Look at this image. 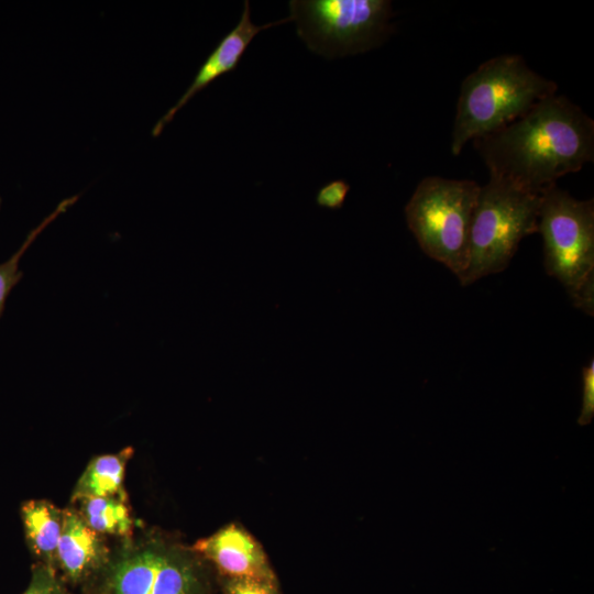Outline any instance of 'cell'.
Wrapping results in <instances>:
<instances>
[{
    "label": "cell",
    "instance_id": "1",
    "mask_svg": "<svg viewBox=\"0 0 594 594\" xmlns=\"http://www.w3.org/2000/svg\"><path fill=\"white\" fill-rule=\"evenodd\" d=\"M472 142L490 178L542 195L560 177L594 161V121L565 96L554 94Z\"/></svg>",
    "mask_w": 594,
    "mask_h": 594
},
{
    "label": "cell",
    "instance_id": "2",
    "mask_svg": "<svg viewBox=\"0 0 594 594\" xmlns=\"http://www.w3.org/2000/svg\"><path fill=\"white\" fill-rule=\"evenodd\" d=\"M557 89L520 55L504 54L482 63L462 81L451 153L459 155L468 142L509 124Z\"/></svg>",
    "mask_w": 594,
    "mask_h": 594
},
{
    "label": "cell",
    "instance_id": "3",
    "mask_svg": "<svg viewBox=\"0 0 594 594\" xmlns=\"http://www.w3.org/2000/svg\"><path fill=\"white\" fill-rule=\"evenodd\" d=\"M538 233L543 265L573 305L594 314V200H579L557 185L541 195Z\"/></svg>",
    "mask_w": 594,
    "mask_h": 594
},
{
    "label": "cell",
    "instance_id": "4",
    "mask_svg": "<svg viewBox=\"0 0 594 594\" xmlns=\"http://www.w3.org/2000/svg\"><path fill=\"white\" fill-rule=\"evenodd\" d=\"M480 190L471 179L428 176L419 182L404 209L407 227L422 252L459 279L469 264Z\"/></svg>",
    "mask_w": 594,
    "mask_h": 594
},
{
    "label": "cell",
    "instance_id": "5",
    "mask_svg": "<svg viewBox=\"0 0 594 594\" xmlns=\"http://www.w3.org/2000/svg\"><path fill=\"white\" fill-rule=\"evenodd\" d=\"M541 195L490 178L481 187L473 215L470 256L459 279L469 286L482 277L503 272L521 240L538 231Z\"/></svg>",
    "mask_w": 594,
    "mask_h": 594
},
{
    "label": "cell",
    "instance_id": "6",
    "mask_svg": "<svg viewBox=\"0 0 594 594\" xmlns=\"http://www.w3.org/2000/svg\"><path fill=\"white\" fill-rule=\"evenodd\" d=\"M289 10L298 36L326 58L367 52L394 32L388 0H290Z\"/></svg>",
    "mask_w": 594,
    "mask_h": 594
},
{
    "label": "cell",
    "instance_id": "7",
    "mask_svg": "<svg viewBox=\"0 0 594 594\" xmlns=\"http://www.w3.org/2000/svg\"><path fill=\"white\" fill-rule=\"evenodd\" d=\"M111 594H206L207 579L186 549L150 542L120 557L110 568Z\"/></svg>",
    "mask_w": 594,
    "mask_h": 594
},
{
    "label": "cell",
    "instance_id": "8",
    "mask_svg": "<svg viewBox=\"0 0 594 594\" xmlns=\"http://www.w3.org/2000/svg\"><path fill=\"white\" fill-rule=\"evenodd\" d=\"M193 550L211 562L226 579L275 580L261 543L237 522L198 540Z\"/></svg>",
    "mask_w": 594,
    "mask_h": 594
},
{
    "label": "cell",
    "instance_id": "9",
    "mask_svg": "<svg viewBox=\"0 0 594 594\" xmlns=\"http://www.w3.org/2000/svg\"><path fill=\"white\" fill-rule=\"evenodd\" d=\"M289 21L290 18L287 16L279 21L256 25L251 20L250 2L245 0L241 18L237 25L220 40L199 67L193 82L186 91L155 123L152 135L158 136L165 125L174 119L177 111L180 110L196 94L208 87L222 75L237 69L248 46L261 31Z\"/></svg>",
    "mask_w": 594,
    "mask_h": 594
},
{
    "label": "cell",
    "instance_id": "10",
    "mask_svg": "<svg viewBox=\"0 0 594 594\" xmlns=\"http://www.w3.org/2000/svg\"><path fill=\"white\" fill-rule=\"evenodd\" d=\"M105 554L98 534L82 516L65 510L56 560L66 576L74 582L79 581L98 566Z\"/></svg>",
    "mask_w": 594,
    "mask_h": 594
},
{
    "label": "cell",
    "instance_id": "11",
    "mask_svg": "<svg viewBox=\"0 0 594 594\" xmlns=\"http://www.w3.org/2000/svg\"><path fill=\"white\" fill-rule=\"evenodd\" d=\"M21 517L30 549L51 566L56 559L64 512L47 501L31 499L22 504Z\"/></svg>",
    "mask_w": 594,
    "mask_h": 594
},
{
    "label": "cell",
    "instance_id": "12",
    "mask_svg": "<svg viewBox=\"0 0 594 594\" xmlns=\"http://www.w3.org/2000/svg\"><path fill=\"white\" fill-rule=\"evenodd\" d=\"M131 454L132 449L125 448L118 453L92 459L75 486L73 499L121 496L125 465Z\"/></svg>",
    "mask_w": 594,
    "mask_h": 594
},
{
    "label": "cell",
    "instance_id": "13",
    "mask_svg": "<svg viewBox=\"0 0 594 594\" xmlns=\"http://www.w3.org/2000/svg\"><path fill=\"white\" fill-rule=\"evenodd\" d=\"M82 518L97 534L127 536L132 530L130 512L120 496L91 497L79 501Z\"/></svg>",
    "mask_w": 594,
    "mask_h": 594
},
{
    "label": "cell",
    "instance_id": "14",
    "mask_svg": "<svg viewBox=\"0 0 594 594\" xmlns=\"http://www.w3.org/2000/svg\"><path fill=\"white\" fill-rule=\"evenodd\" d=\"M78 197L79 195H76L61 201L55 210L28 234L20 249L9 260L0 263V316L3 312L6 300L10 292L23 276V273L19 268L21 257L40 233L61 213L65 212L73 204H75Z\"/></svg>",
    "mask_w": 594,
    "mask_h": 594
},
{
    "label": "cell",
    "instance_id": "15",
    "mask_svg": "<svg viewBox=\"0 0 594 594\" xmlns=\"http://www.w3.org/2000/svg\"><path fill=\"white\" fill-rule=\"evenodd\" d=\"M22 594H64L55 572L46 564L33 568L31 581Z\"/></svg>",
    "mask_w": 594,
    "mask_h": 594
},
{
    "label": "cell",
    "instance_id": "16",
    "mask_svg": "<svg viewBox=\"0 0 594 594\" xmlns=\"http://www.w3.org/2000/svg\"><path fill=\"white\" fill-rule=\"evenodd\" d=\"M226 594H278L276 580L226 579Z\"/></svg>",
    "mask_w": 594,
    "mask_h": 594
},
{
    "label": "cell",
    "instance_id": "17",
    "mask_svg": "<svg viewBox=\"0 0 594 594\" xmlns=\"http://www.w3.org/2000/svg\"><path fill=\"white\" fill-rule=\"evenodd\" d=\"M350 185L344 179H334L321 186L316 194V204L329 210L343 207Z\"/></svg>",
    "mask_w": 594,
    "mask_h": 594
},
{
    "label": "cell",
    "instance_id": "18",
    "mask_svg": "<svg viewBox=\"0 0 594 594\" xmlns=\"http://www.w3.org/2000/svg\"><path fill=\"white\" fill-rule=\"evenodd\" d=\"M594 416V361L582 369V406L578 424L586 426Z\"/></svg>",
    "mask_w": 594,
    "mask_h": 594
},
{
    "label": "cell",
    "instance_id": "19",
    "mask_svg": "<svg viewBox=\"0 0 594 594\" xmlns=\"http://www.w3.org/2000/svg\"><path fill=\"white\" fill-rule=\"evenodd\" d=\"M0 207H1V197H0Z\"/></svg>",
    "mask_w": 594,
    "mask_h": 594
}]
</instances>
